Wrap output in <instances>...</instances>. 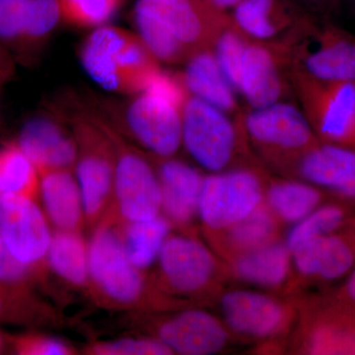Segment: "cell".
Returning a JSON list of instances; mask_svg holds the SVG:
<instances>
[{
  "mask_svg": "<svg viewBox=\"0 0 355 355\" xmlns=\"http://www.w3.org/2000/svg\"><path fill=\"white\" fill-rule=\"evenodd\" d=\"M88 243L87 291L98 304L133 312L161 304L155 282L128 260L113 211L95 226Z\"/></svg>",
  "mask_w": 355,
  "mask_h": 355,
  "instance_id": "1",
  "label": "cell"
},
{
  "mask_svg": "<svg viewBox=\"0 0 355 355\" xmlns=\"http://www.w3.org/2000/svg\"><path fill=\"white\" fill-rule=\"evenodd\" d=\"M291 74L316 80H355V37L330 18L306 13L279 44Z\"/></svg>",
  "mask_w": 355,
  "mask_h": 355,
  "instance_id": "2",
  "label": "cell"
},
{
  "mask_svg": "<svg viewBox=\"0 0 355 355\" xmlns=\"http://www.w3.org/2000/svg\"><path fill=\"white\" fill-rule=\"evenodd\" d=\"M79 58L102 87L128 94L141 93L160 70L140 37L113 26H100L91 33L81 44Z\"/></svg>",
  "mask_w": 355,
  "mask_h": 355,
  "instance_id": "3",
  "label": "cell"
},
{
  "mask_svg": "<svg viewBox=\"0 0 355 355\" xmlns=\"http://www.w3.org/2000/svg\"><path fill=\"white\" fill-rule=\"evenodd\" d=\"M72 125L78 149L76 180L86 223L94 228L113 207L114 146L93 112L76 114Z\"/></svg>",
  "mask_w": 355,
  "mask_h": 355,
  "instance_id": "4",
  "label": "cell"
},
{
  "mask_svg": "<svg viewBox=\"0 0 355 355\" xmlns=\"http://www.w3.org/2000/svg\"><path fill=\"white\" fill-rule=\"evenodd\" d=\"M94 116L114 146V214L121 221L146 220L159 216L161 189L157 172L139 151L125 144L101 114Z\"/></svg>",
  "mask_w": 355,
  "mask_h": 355,
  "instance_id": "5",
  "label": "cell"
},
{
  "mask_svg": "<svg viewBox=\"0 0 355 355\" xmlns=\"http://www.w3.org/2000/svg\"><path fill=\"white\" fill-rule=\"evenodd\" d=\"M292 87L318 139L355 149V80H316L291 74Z\"/></svg>",
  "mask_w": 355,
  "mask_h": 355,
  "instance_id": "6",
  "label": "cell"
},
{
  "mask_svg": "<svg viewBox=\"0 0 355 355\" xmlns=\"http://www.w3.org/2000/svg\"><path fill=\"white\" fill-rule=\"evenodd\" d=\"M240 118V116H239ZM241 127L229 114L188 95L182 108V142L189 154L211 173L227 170L235 157Z\"/></svg>",
  "mask_w": 355,
  "mask_h": 355,
  "instance_id": "7",
  "label": "cell"
},
{
  "mask_svg": "<svg viewBox=\"0 0 355 355\" xmlns=\"http://www.w3.org/2000/svg\"><path fill=\"white\" fill-rule=\"evenodd\" d=\"M227 79L248 109L286 101L292 87L291 71L277 44L248 38Z\"/></svg>",
  "mask_w": 355,
  "mask_h": 355,
  "instance_id": "8",
  "label": "cell"
},
{
  "mask_svg": "<svg viewBox=\"0 0 355 355\" xmlns=\"http://www.w3.org/2000/svg\"><path fill=\"white\" fill-rule=\"evenodd\" d=\"M245 135L268 157L291 162L320 141L300 106L280 101L240 114Z\"/></svg>",
  "mask_w": 355,
  "mask_h": 355,
  "instance_id": "9",
  "label": "cell"
},
{
  "mask_svg": "<svg viewBox=\"0 0 355 355\" xmlns=\"http://www.w3.org/2000/svg\"><path fill=\"white\" fill-rule=\"evenodd\" d=\"M265 200L258 173L247 168L211 173L203 179L198 218L210 232L234 225Z\"/></svg>",
  "mask_w": 355,
  "mask_h": 355,
  "instance_id": "10",
  "label": "cell"
},
{
  "mask_svg": "<svg viewBox=\"0 0 355 355\" xmlns=\"http://www.w3.org/2000/svg\"><path fill=\"white\" fill-rule=\"evenodd\" d=\"M0 237L9 251L37 277L46 272L53 233L35 198L0 196Z\"/></svg>",
  "mask_w": 355,
  "mask_h": 355,
  "instance_id": "11",
  "label": "cell"
},
{
  "mask_svg": "<svg viewBox=\"0 0 355 355\" xmlns=\"http://www.w3.org/2000/svg\"><path fill=\"white\" fill-rule=\"evenodd\" d=\"M135 9L147 14L191 53L211 49L230 15L216 12L203 0H139Z\"/></svg>",
  "mask_w": 355,
  "mask_h": 355,
  "instance_id": "12",
  "label": "cell"
},
{
  "mask_svg": "<svg viewBox=\"0 0 355 355\" xmlns=\"http://www.w3.org/2000/svg\"><path fill=\"white\" fill-rule=\"evenodd\" d=\"M182 108L157 93H139L125 111L128 130L133 139L157 157L170 158L182 142Z\"/></svg>",
  "mask_w": 355,
  "mask_h": 355,
  "instance_id": "13",
  "label": "cell"
},
{
  "mask_svg": "<svg viewBox=\"0 0 355 355\" xmlns=\"http://www.w3.org/2000/svg\"><path fill=\"white\" fill-rule=\"evenodd\" d=\"M158 288L180 295L202 293L216 277L214 254L202 242L186 235H170L158 257Z\"/></svg>",
  "mask_w": 355,
  "mask_h": 355,
  "instance_id": "14",
  "label": "cell"
},
{
  "mask_svg": "<svg viewBox=\"0 0 355 355\" xmlns=\"http://www.w3.org/2000/svg\"><path fill=\"white\" fill-rule=\"evenodd\" d=\"M292 162L303 181L355 207V149L319 141Z\"/></svg>",
  "mask_w": 355,
  "mask_h": 355,
  "instance_id": "15",
  "label": "cell"
},
{
  "mask_svg": "<svg viewBox=\"0 0 355 355\" xmlns=\"http://www.w3.org/2000/svg\"><path fill=\"white\" fill-rule=\"evenodd\" d=\"M291 261L305 279L322 284L345 279L355 266V218L335 232L295 248Z\"/></svg>",
  "mask_w": 355,
  "mask_h": 355,
  "instance_id": "16",
  "label": "cell"
},
{
  "mask_svg": "<svg viewBox=\"0 0 355 355\" xmlns=\"http://www.w3.org/2000/svg\"><path fill=\"white\" fill-rule=\"evenodd\" d=\"M154 333L177 354H216L228 342L227 330L221 322L200 309L184 310L166 318L154 326Z\"/></svg>",
  "mask_w": 355,
  "mask_h": 355,
  "instance_id": "17",
  "label": "cell"
},
{
  "mask_svg": "<svg viewBox=\"0 0 355 355\" xmlns=\"http://www.w3.org/2000/svg\"><path fill=\"white\" fill-rule=\"evenodd\" d=\"M220 309L231 330L254 338L277 335L288 318L286 308L277 299L244 289L226 292L221 297Z\"/></svg>",
  "mask_w": 355,
  "mask_h": 355,
  "instance_id": "18",
  "label": "cell"
},
{
  "mask_svg": "<svg viewBox=\"0 0 355 355\" xmlns=\"http://www.w3.org/2000/svg\"><path fill=\"white\" fill-rule=\"evenodd\" d=\"M308 328L309 354H355V307L335 294L314 303Z\"/></svg>",
  "mask_w": 355,
  "mask_h": 355,
  "instance_id": "19",
  "label": "cell"
},
{
  "mask_svg": "<svg viewBox=\"0 0 355 355\" xmlns=\"http://www.w3.org/2000/svg\"><path fill=\"white\" fill-rule=\"evenodd\" d=\"M306 14L293 0H244L230 13V20L247 38L279 44Z\"/></svg>",
  "mask_w": 355,
  "mask_h": 355,
  "instance_id": "20",
  "label": "cell"
},
{
  "mask_svg": "<svg viewBox=\"0 0 355 355\" xmlns=\"http://www.w3.org/2000/svg\"><path fill=\"white\" fill-rule=\"evenodd\" d=\"M156 172L160 182L161 214L172 225H190L198 216L205 177L191 166L171 157L162 158Z\"/></svg>",
  "mask_w": 355,
  "mask_h": 355,
  "instance_id": "21",
  "label": "cell"
},
{
  "mask_svg": "<svg viewBox=\"0 0 355 355\" xmlns=\"http://www.w3.org/2000/svg\"><path fill=\"white\" fill-rule=\"evenodd\" d=\"M18 146L38 172L76 167L78 153L76 137L53 119L37 118L28 121L21 130Z\"/></svg>",
  "mask_w": 355,
  "mask_h": 355,
  "instance_id": "22",
  "label": "cell"
},
{
  "mask_svg": "<svg viewBox=\"0 0 355 355\" xmlns=\"http://www.w3.org/2000/svg\"><path fill=\"white\" fill-rule=\"evenodd\" d=\"M186 69L180 74L189 94L209 103L232 116L242 114L237 93L222 71L212 49L196 51L187 60Z\"/></svg>",
  "mask_w": 355,
  "mask_h": 355,
  "instance_id": "23",
  "label": "cell"
},
{
  "mask_svg": "<svg viewBox=\"0 0 355 355\" xmlns=\"http://www.w3.org/2000/svg\"><path fill=\"white\" fill-rule=\"evenodd\" d=\"M44 214L55 230L80 231L86 223L78 182L71 170L39 172Z\"/></svg>",
  "mask_w": 355,
  "mask_h": 355,
  "instance_id": "24",
  "label": "cell"
},
{
  "mask_svg": "<svg viewBox=\"0 0 355 355\" xmlns=\"http://www.w3.org/2000/svg\"><path fill=\"white\" fill-rule=\"evenodd\" d=\"M291 253L286 243L272 241L237 254L232 270L247 284L268 288L282 286L291 270Z\"/></svg>",
  "mask_w": 355,
  "mask_h": 355,
  "instance_id": "25",
  "label": "cell"
},
{
  "mask_svg": "<svg viewBox=\"0 0 355 355\" xmlns=\"http://www.w3.org/2000/svg\"><path fill=\"white\" fill-rule=\"evenodd\" d=\"M119 233L128 260L146 270L157 261L166 240L171 235L172 223L162 214L140 221H121Z\"/></svg>",
  "mask_w": 355,
  "mask_h": 355,
  "instance_id": "26",
  "label": "cell"
},
{
  "mask_svg": "<svg viewBox=\"0 0 355 355\" xmlns=\"http://www.w3.org/2000/svg\"><path fill=\"white\" fill-rule=\"evenodd\" d=\"M48 266L70 286L88 291L89 243L80 231L55 230L53 233Z\"/></svg>",
  "mask_w": 355,
  "mask_h": 355,
  "instance_id": "27",
  "label": "cell"
},
{
  "mask_svg": "<svg viewBox=\"0 0 355 355\" xmlns=\"http://www.w3.org/2000/svg\"><path fill=\"white\" fill-rule=\"evenodd\" d=\"M265 198L273 216L289 223L300 221L318 207L331 200L324 191L303 180L273 182L266 190Z\"/></svg>",
  "mask_w": 355,
  "mask_h": 355,
  "instance_id": "28",
  "label": "cell"
},
{
  "mask_svg": "<svg viewBox=\"0 0 355 355\" xmlns=\"http://www.w3.org/2000/svg\"><path fill=\"white\" fill-rule=\"evenodd\" d=\"M354 218V207L338 200H328L304 218L294 223L287 234L286 247L291 253L295 248L310 240L345 227Z\"/></svg>",
  "mask_w": 355,
  "mask_h": 355,
  "instance_id": "29",
  "label": "cell"
},
{
  "mask_svg": "<svg viewBox=\"0 0 355 355\" xmlns=\"http://www.w3.org/2000/svg\"><path fill=\"white\" fill-rule=\"evenodd\" d=\"M39 177L36 166L18 144L0 151V196L36 198Z\"/></svg>",
  "mask_w": 355,
  "mask_h": 355,
  "instance_id": "30",
  "label": "cell"
},
{
  "mask_svg": "<svg viewBox=\"0 0 355 355\" xmlns=\"http://www.w3.org/2000/svg\"><path fill=\"white\" fill-rule=\"evenodd\" d=\"M275 219L268 205L261 203L249 216L224 230L227 231L229 247L240 254L275 241Z\"/></svg>",
  "mask_w": 355,
  "mask_h": 355,
  "instance_id": "31",
  "label": "cell"
},
{
  "mask_svg": "<svg viewBox=\"0 0 355 355\" xmlns=\"http://www.w3.org/2000/svg\"><path fill=\"white\" fill-rule=\"evenodd\" d=\"M133 19L139 30L140 39L158 62L181 64L186 62L193 55L188 48L147 14L135 9Z\"/></svg>",
  "mask_w": 355,
  "mask_h": 355,
  "instance_id": "32",
  "label": "cell"
},
{
  "mask_svg": "<svg viewBox=\"0 0 355 355\" xmlns=\"http://www.w3.org/2000/svg\"><path fill=\"white\" fill-rule=\"evenodd\" d=\"M55 322L53 311L29 299L24 289L0 284V320Z\"/></svg>",
  "mask_w": 355,
  "mask_h": 355,
  "instance_id": "33",
  "label": "cell"
},
{
  "mask_svg": "<svg viewBox=\"0 0 355 355\" xmlns=\"http://www.w3.org/2000/svg\"><path fill=\"white\" fill-rule=\"evenodd\" d=\"M62 18L78 27H93L107 22L123 0H58Z\"/></svg>",
  "mask_w": 355,
  "mask_h": 355,
  "instance_id": "34",
  "label": "cell"
},
{
  "mask_svg": "<svg viewBox=\"0 0 355 355\" xmlns=\"http://www.w3.org/2000/svg\"><path fill=\"white\" fill-rule=\"evenodd\" d=\"M92 355H171L173 352L155 338H128L92 343L85 349Z\"/></svg>",
  "mask_w": 355,
  "mask_h": 355,
  "instance_id": "35",
  "label": "cell"
},
{
  "mask_svg": "<svg viewBox=\"0 0 355 355\" xmlns=\"http://www.w3.org/2000/svg\"><path fill=\"white\" fill-rule=\"evenodd\" d=\"M62 17L58 0H31L24 33L21 38L39 43L55 29Z\"/></svg>",
  "mask_w": 355,
  "mask_h": 355,
  "instance_id": "36",
  "label": "cell"
},
{
  "mask_svg": "<svg viewBox=\"0 0 355 355\" xmlns=\"http://www.w3.org/2000/svg\"><path fill=\"white\" fill-rule=\"evenodd\" d=\"M31 0H0V38H21Z\"/></svg>",
  "mask_w": 355,
  "mask_h": 355,
  "instance_id": "37",
  "label": "cell"
},
{
  "mask_svg": "<svg viewBox=\"0 0 355 355\" xmlns=\"http://www.w3.org/2000/svg\"><path fill=\"white\" fill-rule=\"evenodd\" d=\"M33 277L36 273L15 258L0 237V284L24 288Z\"/></svg>",
  "mask_w": 355,
  "mask_h": 355,
  "instance_id": "38",
  "label": "cell"
},
{
  "mask_svg": "<svg viewBox=\"0 0 355 355\" xmlns=\"http://www.w3.org/2000/svg\"><path fill=\"white\" fill-rule=\"evenodd\" d=\"M18 354L25 355H71L76 354L73 347L64 340L46 336L30 335L21 336L15 340Z\"/></svg>",
  "mask_w": 355,
  "mask_h": 355,
  "instance_id": "39",
  "label": "cell"
},
{
  "mask_svg": "<svg viewBox=\"0 0 355 355\" xmlns=\"http://www.w3.org/2000/svg\"><path fill=\"white\" fill-rule=\"evenodd\" d=\"M306 13L319 17L330 18L342 0H293Z\"/></svg>",
  "mask_w": 355,
  "mask_h": 355,
  "instance_id": "40",
  "label": "cell"
},
{
  "mask_svg": "<svg viewBox=\"0 0 355 355\" xmlns=\"http://www.w3.org/2000/svg\"><path fill=\"white\" fill-rule=\"evenodd\" d=\"M336 297L355 307V266L354 270L343 279L342 286L334 292Z\"/></svg>",
  "mask_w": 355,
  "mask_h": 355,
  "instance_id": "41",
  "label": "cell"
},
{
  "mask_svg": "<svg viewBox=\"0 0 355 355\" xmlns=\"http://www.w3.org/2000/svg\"><path fill=\"white\" fill-rule=\"evenodd\" d=\"M203 1L216 12L230 15L231 11L244 0H203Z\"/></svg>",
  "mask_w": 355,
  "mask_h": 355,
  "instance_id": "42",
  "label": "cell"
},
{
  "mask_svg": "<svg viewBox=\"0 0 355 355\" xmlns=\"http://www.w3.org/2000/svg\"><path fill=\"white\" fill-rule=\"evenodd\" d=\"M0 347H1V340H0Z\"/></svg>",
  "mask_w": 355,
  "mask_h": 355,
  "instance_id": "43",
  "label": "cell"
}]
</instances>
